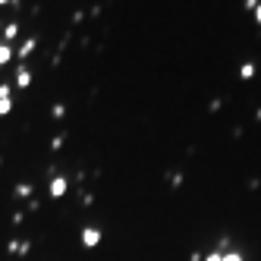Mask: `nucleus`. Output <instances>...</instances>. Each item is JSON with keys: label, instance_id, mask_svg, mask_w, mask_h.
Masks as SVG:
<instances>
[{"label": "nucleus", "instance_id": "nucleus-8", "mask_svg": "<svg viewBox=\"0 0 261 261\" xmlns=\"http://www.w3.org/2000/svg\"><path fill=\"white\" fill-rule=\"evenodd\" d=\"M16 35H19V26H16V22H10V26H4V38H0V41H13L16 38Z\"/></svg>", "mask_w": 261, "mask_h": 261}, {"label": "nucleus", "instance_id": "nucleus-5", "mask_svg": "<svg viewBox=\"0 0 261 261\" xmlns=\"http://www.w3.org/2000/svg\"><path fill=\"white\" fill-rule=\"evenodd\" d=\"M29 248H32L29 242H19V239H10L7 242V252L10 255H29Z\"/></svg>", "mask_w": 261, "mask_h": 261}, {"label": "nucleus", "instance_id": "nucleus-12", "mask_svg": "<svg viewBox=\"0 0 261 261\" xmlns=\"http://www.w3.org/2000/svg\"><path fill=\"white\" fill-rule=\"evenodd\" d=\"M16 195H19V198H29V195H32V186H29V183H19V186H16Z\"/></svg>", "mask_w": 261, "mask_h": 261}, {"label": "nucleus", "instance_id": "nucleus-16", "mask_svg": "<svg viewBox=\"0 0 261 261\" xmlns=\"http://www.w3.org/2000/svg\"><path fill=\"white\" fill-rule=\"evenodd\" d=\"M7 4H10V0H0V7H7Z\"/></svg>", "mask_w": 261, "mask_h": 261}, {"label": "nucleus", "instance_id": "nucleus-1", "mask_svg": "<svg viewBox=\"0 0 261 261\" xmlns=\"http://www.w3.org/2000/svg\"><path fill=\"white\" fill-rule=\"evenodd\" d=\"M101 239H104V233L98 227H85V230H82V245H85V248H98Z\"/></svg>", "mask_w": 261, "mask_h": 261}, {"label": "nucleus", "instance_id": "nucleus-3", "mask_svg": "<svg viewBox=\"0 0 261 261\" xmlns=\"http://www.w3.org/2000/svg\"><path fill=\"white\" fill-rule=\"evenodd\" d=\"M35 47H38V41H35V38H26V41H22V44L16 47V51H13V57L26 60V57H32V54H35Z\"/></svg>", "mask_w": 261, "mask_h": 261}, {"label": "nucleus", "instance_id": "nucleus-14", "mask_svg": "<svg viewBox=\"0 0 261 261\" xmlns=\"http://www.w3.org/2000/svg\"><path fill=\"white\" fill-rule=\"evenodd\" d=\"M252 13H255V22H258V26H261V4H258L255 10H252Z\"/></svg>", "mask_w": 261, "mask_h": 261}, {"label": "nucleus", "instance_id": "nucleus-6", "mask_svg": "<svg viewBox=\"0 0 261 261\" xmlns=\"http://www.w3.org/2000/svg\"><path fill=\"white\" fill-rule=\"evenodd\" d=\"M255 73H258V66H255V63H242V66H239V79H242V82L255 79Z\"/></svg>", "mask_w": 261, "mask_h": 261}, {"label": "nucleus", "instance_id": "nucleus-10", "mask_svg": "<svg viewBox=\"0 0 261 261\" xmlns=\"http://www.w3.org/2000/svg\"><path fill=\"white\" fill-rule=\"evenodd\" d=\"M201 261H223V248H211V252L201 255Z\"/></svg>", "mask_w": 261, "mask_h": 261}, {"label": "nucleus", "instance_id": "nucleus-9", "mask_svg": "<svg viewBox=\"0 0 261 261\" xmlns=\"http://www.w3.org/2000/svg\"><path fill=\"white\" fill-rule=\"evenodd\" d=\"M223 261H245V255L239 248H227V252H223Z\"/></svg>", "mask_w": 261, "mask_h": 261}, {"label": "nucleus", "instance_id": "nucleus-11", "mask_svg": "<svg viewBox=\"0 0 261 261\" xmlns=\"http://www.w3.org/2000/svg\"><path fill=\"white\" fill-rule=\"evenodd\" d=\"M13 110V98H0V116H7Z\"/></svg>", "mask_w": 261, "mask_h": 261}, {"label": "nucleus", "instance_id": "nucleus-15", "mask_svg": "<svg viewBox=\"0 0 261 261\" xmlns=\"http://www.w3.org/2000/svg\"><path fill=\"white\" fill-rule=\"evenodd\" d=\"M258 4H261V0H245V10H255Z\"/></svg>", "mask_w": 261, "mask_h": 261}, {"label": "nucleus", "instance_id": "nucleus-7", "mask_svg": "<svg viewBox=\"0 0 261 261\" xmlns=\"http://www.w3.org/2000/svg\"><path fill=\"white\" fill-rule=\"evenodd\" d=\"M10 60H13V47H10L7 41H0V66H7Z\"/></svg>", "mask_w": 261, "mask_h": 261}, {"label": "nucleus", "instance_id": "nucleus-2", "mask_svg": "<svg viewBox=\"0 0 261 261\" xmlns=\"http://www.w3.org/2000/svg\"><path fill=\"white\" fill-rule=\"evenodd\" d=\"M47 189H51V198H63L69 192V180H66V176H54Z\"/></svg>", "mask_w": 261, "mask_h": 261}, {"label": "nucleus", "instance_id": "nucleus-4", "mask_svg": "<svg viewBox=\"0 0 261 261\" xmlns=\"http://www.w3.org/2000/svg\"><path fill=\"white\" fill-rule=\"evenodd\" d=\"M13 79H16V88H29V85H32V73H29L26 66H19Z\"/></svg>", "mask_w": 261, "mask_h": 261}, {"label": "nucleus", "instance_id": "nucleus-13", "mask_svg": "<svg viewBox=\"0 0 261 261\" xmlns=\"http://www.w3.org/2000/svg\"><path fill=\"white\" fill-rule=\"evenodd\" d=\"M0 98H10V85L7 82H0Z\"/></svg>", "mask_w": 261, "mask_h": 261}]
</instances>
